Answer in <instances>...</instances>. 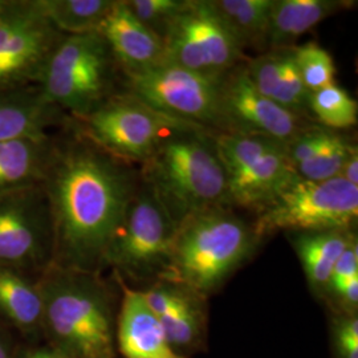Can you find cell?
Masks as SVG:
<instances>
[{
    "instance_id": "15",
    "label": "cell",
    "mask_w": 358,
    "mask_h": 358,
    "mask_svg": "<svg viewBox=\"0 0 358 358\" xmlns=\"http://www.w3.org/2000/svg\"><path fill=\"white\" fill-rule=\"evenodd\" d=\"M97 32L106 41L122 75L148 69L164 59L162 38L142 24L125 0H115Z\"/></svg>"
},
{
    "instance_id": "6",
    "label": "cell",
    "mask_w": 358,
    "mask_h": 358,
    "mask_svg": "<svg viewBox=\"0 0 358 358\" xmlns=\"http://www.w3.org/2000/svg\"><path fill=\"white\" fill-rule=\"evenodd\" d=\"M73 121L88 141L128 165H143L162 142L180 130L201 128L164 115L128 92L117 93L90 115Z\"/></svg>"
},
{
    "instance_id": "28",
    "label": "cell",
    "mask_w": 358,
    "mask_h": 358,
    "mask_svg": "<svg viewBox=\"0 0 358 358\" xmlns=\"http://www.w3.org/2000/svg\"><path fill=\"white\" fill-rule=\"evenodd\" d=\"M355 148L356 145L350 143L345 137L338 134V137L320 153L294 166V171L300 178L310 182L338 178L348 157Z\"/></svg>"
},
{
    "instance_id": "18",
    "label": "cell",
    "mask_w": 358,
    "mask_h": 358,
    "mask_svg": "<svg viewBox=\"0 0 358 358\" xmlns=\"http://www.w3.org/2000/svg\"><path fill=\"white\" fill-rule=\"evenodd\" d=\"M63 112L48 103L38 87L0 90V141L48 138Z\"/></svg>"
},
{
    "instance_id": "22",
    "label": "cell",
    "mask_w": 358,
    "mask_h": 358,
    "mask_svg": "<svg viewBox=\"0 0 358 358\" xmlns=\"http://www.w3.org/2000/svg\"><path fill=\"white\" fill-rule=\"evenodd\" d=\"M0 315L20 332L43 331V294L38 279L0 268Z\"/></svg>"
},
{
    "instance_id": "31",
    "label": "cell",
    "mask_w": 358,
    "mask_h": 358,
    "mask_svg": "<svg viewBox=\"0 0 358 358\" xmlns=\"http://www.w3.org/2000/svg\"><path fill=\"white\" fill-rule=\"evenodd\" d=\"M334 346L338 358H358L357 316H341L334 322Z\"/></svg>"
},
{
    "instance_id": "35",
    "label": "cell",
    "mask_w": 358,
    "mask_h": 358,
    "mask_svg": "<svg viewBox=\"0 0 358 358\" xmlns=\"http://www.w3.org/2000/svg\"><path fill=\"white\" fill-rule=\"evenodd\" d=\"M0 358H13L11 357V349H10V343L7 336L0 328Z\"/></svg>"
},
{
    "instance_id": "2",
    "label": "cell",
    "mask_w": 358,
    "mask_h": 358,
    "mask_svg": "<svg viewBox=\"0 0 358 358\" xmlns=\"http://www.w3.org/2000/svg\"><path fill=\"white\" fill-rule=\"evenodd\" d=\"M43 331L69 358H115V296L94 272L52 264L38 279Z\"/></svg>"
},
{
    "instance_id": "16",
    "label": "cell",
    "mask_w": 358,
    "mask_h": 358,
    "mask_svg": "<svg viewBox=\"0 0 358 358\" xmlns=\"http://www.w3.org/2000/svg\"><path fill=\"white\" fill-rule=\"evenodd\" d=\"M121 282L122 299L115 324V344L125 358H186L167 341L166 334L148 307L141 291Z\"/></svg>"
},
{
    "instance_id": "8",
    "label": "cell",
    "mask_w": 358,
    "mask_h": 358,
    "mask_svg": "<svg viewBox=\"0 0 358 358\" xmlns=\"http://www.w3.org/2000/svg\"><path fill=\"white\" fill-rule=\"evenodd\" d=\"M178 224L142 182L103 255V268L131 279L159 278Z\"/></svg>"
},
{
    "instance_id": "30",
    "label": "cell",
    "mask_w": 358,
    "mask_h": 358,
    "mask_svg": "<svg viewBox=\"0 0 358 358\" xmlns=\"http://www.w3.org/2000/svg\"><path fill=\"white\" fill-rule=\"evenodd\" d=\"M337 137L338 133H336L334 130L324 128L321 125H312L287 148V155L292 166H296L320 153L321 150L329 146Z\"/></svg>"
},
{
    "instance_id": "24",
    "label": "cell",
    "mask_w": 358,
    "mask_h": 358,
    "mask_svg": "<svg viewBox=\"0 0 358 358\" xmlns=\"http://www.w3.org/2000/svg\"><path fill=\"white\" fill-rule=\"evenodd\" d=\"M38 13L62 35L97 32L115 0H34Z\"/></svg>"
},
{
    "instance_id": "33",
    "label": "cell",
    "mask_w": 358,
    "mask_h": 358,
    "mask_svg": "<svg viewBox=\"0 0 358 358\" xmlns=\"http://www.w3.org/2000/svg\"><path fill=\"white\" fill-rule=\"evenodd\" d=\"M340 177L345 179L350 185L358 186V150L357 146L353 149V152L348 157L345 165L341 170Z\"/></svg>"
},
{
    "instance_id": "1",
    "label": "cell",
    "mask_w": 358,
    "mask_h": 358,
    "mask_svg": "<svg viewBox=\"0 0 358 358\" xmlns=\"http://www.w3.org/2000/svg\"><path fill=\"white\" fill-rule=\"evenodd\" d=\"M73 133L55 138L41 185L51 211L53 264L99 273L140 183L130 165Z\"/></svg>"
},
{
    "instance_id": "14",
    "label": "cell",
    "mask_w": 358,
    "mask_h": 358,
    "mask_svg": "<svg viewBox=\"0 0 358 358\" xmlns=\"http://www.w3.org/2000/svg\"><path fill=\"white\" fill-rule=\"evenodd\" d=\"M223 133L264 137L288 148L313 124L309 117L273 103L256 90L245 65L230 71L222 84Z\"/></svg>"
},
{
    "instance_id": "13",
    "label": "cell",
    "mask_w": 358,
    "mask_h": 358,
    "mask_svg": "<svg viewBox=\"0 0 358 358\" xmlns=\"http://www.w3.org/2000/svg\"><path fill=\"white\" fill-rule=\"evenodd\" d=\"M63 36L38 13L34 0H17L0 17V90L38 87Z\"/></svg>"
},
{
    "instance_id": "32",
    "label": "cell",
    "mask_w": 358,
    "mask_h": 358,
    "mask_svg": "<svg viewBox=\"0 0 358 358\" xmlns=\"http://www.w3.org/2000/svg\"><path fill=\"white\" fill-rule=\"evenodd\" d=\"M358 276V243L357 238H355L345 248L343 255L338 257L333 267L332 275L327 287L325 296L334 288L348 282L352 278Z\"/></svg>"
},
{
    "instance_id": "11",
    "label": "cell",
    "mask_w": 358,
    "mask_h": 358,
    "mask_svg": "<svg viewBox=\"0 0 358 358\" xmlns=\"http://www.w3.org/2000/svg\"><path fill=\"white\" fill-rule=\"evenodd\" d=\"M162 62L207 76H226L243 64V48L211 0H185L162 38Z\"/></svg>"
},
{
    "instance_id": "3",
    "label": "cell",
    "mask_w": 358,
    "mask_h": 358,
    "mask_svg": "<svg viewBox=\"0 0 358 358\" xmlns=\"http://www.w3.org/2000/svg\"><path fill=\"white\" fill-rule=\"evenodd\" d=\"M259 241L252 224L229 207L194 214L179 223L157 282L183 287L206 300L252 256Z\"/></svg>"
},
{
    "instance_id": "34",
    "label": "cell",
    "mask_w": 358,
    "mask_h": 358,
    "mask_svg": "<svg viewBox=\"0 0 358 358\" xmlns=\"http://www.w3.org/2000/svg\"><path fill=\"white\" fill-rule=\"evenodd\" d=\"M19 358H69L65 356L64 353H62L60 350L55 349V348H47V349H35V350H29L24 353L23 356Z\"/></svg>"
},
{
    "instance_id": "21",
    "label": "cell",
    "mask_w": 358,
    "mask_h": 358,
    "mask_svg": "<svg viewBox=\"0 0 358 358\" xmlns=\"http://www.w3.org/2000/svg\"><path fill=\"white\" fill-rule=\"evenodd\" d=\"M355 238L352 230L296 232L291 238L309 288L315 294L325 296L336 262Z\"/></svg>"
},
{
    "instance_id": "26",
    "label": "cell",
    "mask_w": 358,
    "mask_h": 358,
    "mask_svg": "<svg viewBox=\"0 0 358 358\" xmlns=\"http://www.w3.org/2000/svg\"><path fill=\"white\" fill-rule=\"evenodd\" d=\"M170 346L183 356V350H192L201 344L205 336V299L195 297L178 312L158 319ZM185 357V356H183Z\"/></svg>"
},
{
    "instance_id": "7",
    "label": "cell",
    "mask_w": 358,
    "mask_h": 358,
    "mask_svg": "<svg viewBox=\"0 0 358 358\" xmlns=\"http://www.w3.org/2000/svg\"><path fill=\"white\" fill-rule=\"evenodd\" d=\"M358 217V186L345 179L310 182L300 177L266 206L252 224L263 239L276 231L352 230Z\"/></svg>"
},
{
    "instance_id": "5",
    "label": "cell",
    "mask_w": 358,
    "mask_h": 358,
    "mask_svg": "<svg viewBox=\"0 0 358 358\" xmlns=\"http://www.w3.org/2000/svg\"><path fill=\"white\" fill-rule=\"evenodd\" d=\"M120 73L99 32L64 35L52 52L38 87L48 103L80 120L120 93Z\"/></svg>"
},
{
    "instance_id": "36",
    "label": "cell",
    "mask_w": 358,
    "mask_h": 358,
    "mask_svg": "<svg viewBox=\"0 0 358 358\" xmlns=\"http://www.w3.org/2000/svg\"><path fill=\"white\" fill-rule=\"evenodd\" d=\"M16 1L17 0H0V17L10 13L16 6Z\"/></svg>"
},
{
    "instance_id": "9",
    "label": "cell",
    "mask_w": 358,
    "mask_h": 358,
    "mask_svg": "<svg viewBox=\"0 0 358 358\" xmlns=\"http://www.w3.org/2000/svg\"><path fill=\"white\" fill-rule=\"evenodd\" d=\"M213 137L226 170L230 206L260 213L299 177L282 143L234 133Z\"/></svg>"
},
{
    "instance_id": "17",
    "label": "cell",
    "mask_w": 358,
    "mask_h": 358,
    "mask_svg": "<svg viewBox=\"0 0 358 358\" xmlns=\"http://www.w3.org/2000/svg\"><path fill=\"white\" fill-rule=\"evenodd\" d=\"M256 90L273 103L308 117L310 92L294 60V47L276 48L244 63Z\"/></svg>"
},
{
    "instance_id": "10",
    "label": "cell",
    "mask_w": 358,
    "mask_h": 358,
    "mask_svg": "<svg viewBox=\"0 0 358 358\" xmlns=\"http://www.w3.org/2000/svg\"><path fill=\"white\" fill-rule=\"evenodd\" d=\"M223 78L161 62L140 72L125 73L124 85L125 92L164 115L223 133Z\"/></svg>"
},
{
    "instance_id": "19",
    "label": "cell",
    "mask_w": 358,
    "mask_h": 358,
    "mask_svg": "<svg viewBox=\"0 0 358 358\" xmlns=\"http://www.w3.org/2000/svg\"><path fill=\"white\" fill-rule=\"evenodd\" d=\"M55 137L0 141V195L43 185Z\"/></svg>"
},
{
    "instance_id": "4",
    "label": "cell",
    "mask_w": 358,
    "mask_h": 358,
    "mask_svg": "<svg viewBox=\"0 0 358 358\" xmlns=\"http://www.w3.org/2000/svg\"><path fill=\"white\" fill-rule=\"evenodd\" d=\"M213 136L202 128L180 130L142 165V182L177 224L194 214L230 206L227 176Z\"/></svg>"
},
{
    "instance_id": "23",
    "label": "cell",
    "mask_w": 358,
    "mask_h": 358,
    "mask_svg": "<svg viewBox=\"0 0 358 358\" xmlns=\"http://www.w3.org/2000/svg\"><path fill=\"white\" fill-rule=\"evenodd\" d=\"M242 48L268 47L273 0H211Z\"/></svg>"
},
{
    "instance_id": "12",
    "label": "cell",
    "mask_w": 358,
    "mask_h": 358,
    "mask_svg": "<svg viewBox=\"0 0 358 358\" xmlns=\"http://www.w3.org/2000/svg\"><path fill=\"white\" fill-rule=\"evenodd\" d=\"M51 211L43 186L0 195V268L40 278L53 264Z\"/></svg>"
},
{
    "instance_id": "20",
    "label": "cell",
    "mask_w": 358,
    "mask_h": 358,
    "mask_svg": "<svg viewBox=\"0 0 358 358\" xmlns=\"http://www.w3.org/2000/svg\"><path fill=\"white\" fill-rule=\"evenodd\" d=\"M352 3L343 0H273L268 47L289 48L304 34Z\"/></svg>"
},
{
    "instance_id": "27",
    "label": "cell",
    "mask_w": 358,
    "mask_h": 358,
    "mask_svg": "<svg viewBox=\"0 0 358 358\" xmlns=\"http://www.w3.org/2000/svg\"><path fill=\"white\" fill-rule=\"evenodd\" d=\"M294 60L304 85L310 93L334 84L336 66L332 55L315 41L294 47Z\"/></svg>"
},
{
    "instance_id": "29",
    "label": "cell",
    "mask_w": 358,
    "mask_h": 358,
    "mask_svg": "<svg viewBox=\"0 0 358 358\" xmlns=\"http://www.w3.org/2000/svg\"><path fill=\"white\" fill-rule=\"evenodd\" d=\"M129 10L143 26L164 38L167 27L177 16L185 0H125Z\"/></svg>"
},
{
    "instance_id": "25",
    "label": "cell",
    "mask_w": 358,
    "mask_h": 358,
    "mask_svg": "<svg viewBox=\"0 0 358 358\" xmlns=\"http://www.w3.org/2000/svg\"><path fill=\"white\" fill-rule=\"evenodd\" d=\"M308 109L321 127L331 130L352 128L357 124V101L336 84L310 93Z\"/></svg>"
}]
</instances>
